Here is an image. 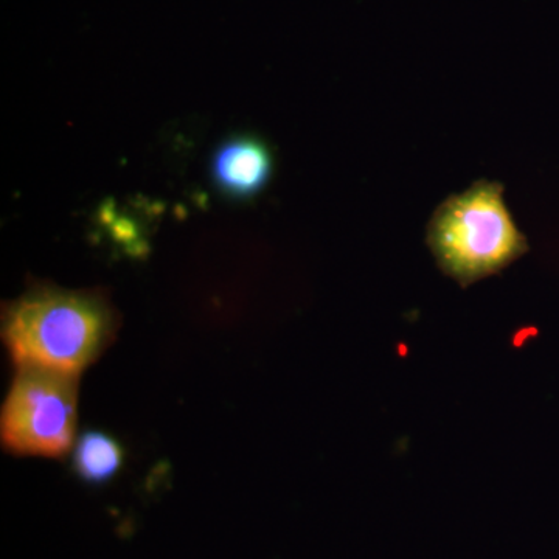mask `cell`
<instances>
[{
	"label": "cell",
	"mask_w": 559,
	"mask_h": 559,
	"mask_svg": "<svg viewBox=\"0 0 559 559\" xmlns=\"http://www.w3.org/2000/svg\"><path fill=\"white\" fill-rule=\"evenodd\" d=\"M117 323L97 290L38 285L3 307L2 337L17 367L80 377L112 342Z\"/></svg>",
	"instance_id": "6da1fadb"
},
{
	"label": "cell",
	"mask_w": 559,
	"mask_h": 559,
	"mask_svg": "<svg viewBox=\"0 0 559 559\" xmlns=\"http://www.w3.org/2000/svg\"><path fill=\"white\" fill-rule=\"evenodd\" d=\"M428 242L440 270L462 286L498 274L528 250L502 186L489 180L440 205L430 219Z\"/></svg>",
	"instance_id": "7a4b0ae2"
},
{
	"label": "cell",
	"mask_w": 559,
	"mask_h": 559,
	"mask_svg": "<svg viewBox=\"0 0 559 559\" xmlns=\"http://www.w3.org/2000/svg\"><path fill=\"white\" fill-rule=\"evenodd\" d=\"M79 377L40 367H17L0 415L7 451L61 459L75 443Z\"/></svg>",
	"instance_id": "3957f363"
},
{
	"label": "cell",
	"mask_w": 559,
	"mask_h": 559,
	"mask_svg": "<svg viewBox=\"0 0 559 559\" xmlns=\"http://www.w3.org/2000/svg\"><path fill=\"white\" fill-rule=\"evenodd\" d=\"M274 157L257 135H234L221 143L210 164L213 183L231 200L255 198L270 182Z\"/></svg>",
	"instance_id": "277c9868"
},
{
	"label": "cell",
	"mask_w": 559,
	"mask_h": 559,
	"mask_svg": "<svg viewBox=\"0 0 559 559\" xmlns=\"http://www.w3.org/2000/svg\"><path fill=\"white\" fill-rule=\"evenodd\" d=\"M123 463V450L106 433L86 432L79 440L73 454V465L81 479L90 484H105L112 479Z\"/></svg>",
	"instance_id": "5b68a950"
}]
</instances>
